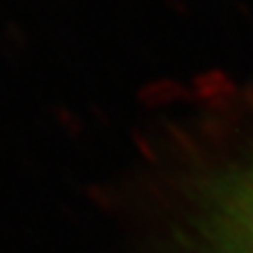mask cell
Wrapping results in <instances>:
<instances>
[{
	"mask_svg": "<svg viewBox=\"0 0 253 253\" xmlns=\"http://www.w3.org/2000/svg\"><path fill=\"white\" fill-rule=\"evenodd\" d=\"M207 253H253V162L214 203L207 223Z\"/></svg>",
	"mask_w": 253,
	"mask_h": 253,
	"instance_id": "1",
	"label": "cell"
}]
</instances>
